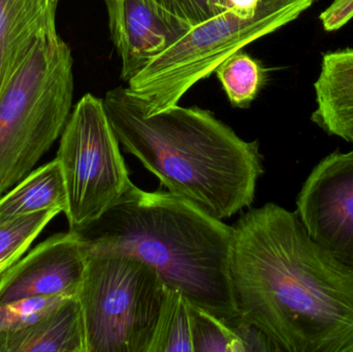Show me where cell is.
<instances>
[{
    "instance_id": "obj_7",
    "label": "cell",
    "mask_w": 353,
    "mask_h": 352,
    "mask_svg": "<svg viewBox=\"0 0 353 352\" xmlns=\"http://www.w3.org/2000/svg\"><path fill=\"white\" fill-rule=\"evenodd\" d=\"M56 158L65 183L70 229L97 221L132 184L103 101L90 93L70 113Z\"/></svg>"
},
{
    "instance_id": "obj_14",
    "label": "cell",
    "mask_w": 353,
    "mask_h": 352,
    "mask_svg": "<svg viewBox=\"0 0 353 352\" xmlns=\"http://www.w3.org/2000/svg\"><path fill=\"white\" fill-rule=\"evenodd\" d=\"M68 194L57 158L31 172L0 198V220L46 210L65 213Z\"/></svg>"
},
{
    "instance_id": "obj_2",
    "label": "cell",
    "mask_w": 353,
    "mask_h": 352,
    "mask_svg": "<svg viewBox=\"0 0 353 352\" xmlns=\"http://www.w3.org/2000/svg\"><path fill=\"white\" fill-rule=\"evenodd\" d=\"M103 101L120 144L168 191L218 220L252 204L263 173L259 143L199 107L147 115L128 87L112 89Z\"/></svg>"
},
{
    "instance_id": "obj_12",
    "label": "cell",
    "mask_w": 353,
    "mask_h": 352,
    "mask_svg": "<svg viewBox=\"0 0 353 352\" xmlns=\"http://www.w3.org/2000/svg\"><path fill=\"white\" fill-rule=\"evenodd\" d=\"M314 88L312 121L330 136L353 143V49L323 55Z\"/></svg>"
},
{
    "instance_id": "obj_16",
    "label": "cell",
    "mask_w": 353,
    "mask_h": 352,
    "mask_svg": "<svg viewBox=\"0 0 353 352\" xmlns=\"http://www.w3.org/2000/svg\"><path fill=\"white\" fill-rule=\"evenodd\" d=\"M228 101L244 109L251 105L265 82V72L259 60L241 51L224 60L215 70Z\"/></svg>"
},
{
    "instance_id": "obj_8",
    "label": "cell",
    "mask_w": 353,
    "mask_h": 352,
    "mask_svg": "<svg viewBox=\"0 0 353 352\" xmlns=\"http://www.w3.org/2000/svg\"><path fill=\"white\" fill-rule=\"evenodd\" d=\"M296 214L311 239L353 273V150L327 155L312 169Z\"/></svg>"
},
{
    "instance_id": "obj_20",
    "label": "cell",
    "mask_w": 353,
    "mask_h": 352,
    "mask_svg": "<svg viewBox=\"0 0 353 352\" xmlns=\"http://www.w3.org/2000/svg\"><path fill=\"white\" fill-rule=\"evenodd\" d=\"M66 298H28L0 306V333L22 330L41 320Z\"/></svg>"
},
{
    "instance_id": "obj_15",
    "label": "cell",
    "mask_w": 353,
    "mask_h": 352,
    "mask_svg": "<svg viewBox=\"0 0 353 352\" xmlns=\"http://www.w3.org/2000/svg\"><path fill=\"white\" fill-rule=\"evenodd\" d=\"M189 306L181 291L168 287L149 352H193Z\"/></svg>"
},
{
    "instance_id": "obj_21",
    "label": "cell",
    "mask_w": 353,
    "mask_h": 352,
    "mask_svg": "<svg viewBox=\"0 0 353 352\" xmlns=\"http://www.w3.org/2000/svg\"><path fill=\"white\" fill-rule=\"evenodd\" d=\"M353 18V0H334L333 3L321 14L325 31L342 28Z\"/></svg>"
},
{
    "instance_id": "obj_1",
    "label": "cell",
    "mask_w": 353,
    "mask_h": 352,
    "mask_svg": "<svg viewBox=\"0 0 353 352\" xmlns=\"http://www.w3.org/2000/svg\"><path fill=\"white\" fill-rule=\"evenodd\" d=\"M230 278L241 316L279 351L353 352V273L268 203L234 223Z\"/></svg>"
},
{
    "instance_id": "obj_18",
    "label": "cell",
    "mask_w": 353,
    "mask_h": 352,
    "mask_svg": "<svg viewBox=\"0 0 353 352\" xmlns=\"http://www.w3.org/2000/svg\"><path fill=\"white\" fill-rule=\"evenodd\" d=\"M145 2L178 39L203 21L221 14L220 0H145Z\"/></svg>"
},
{
    "instance_id": "obj_10",
    "label": "cell",
    "mask_w": 353,
    "mask_h": 352,
    "mask_svg": "<svg viewBox=\"0 0 353 352\" xmlns=\"http://www.w3.org/2000/svg\"><path fill=\"white\" fill-rule=\"evenodd\" d=\"M121 79L130 82L178 39L145 0H105Z\"/></svg>"
},
{
    "instance_id": "obj_19",
    "label": "cell",
    "mask_w": 353,
    "mask_h": 352,
    "mask_svg": "<svg viewBox=\"0 0 353 352\" xmlns=\"http://www.w3.org/2000/svg\"><path fill=\"white\" fill-rule=\"evenodd\" d=\"M193 352H244L234 331L199 306H189Z\"/></svg>"
},
{
    "instance_id": "obj_11",
    "label": "cell",
    "mask_w": 353,
    "mask_h": 352,
    "mask_svg": "<svg viewBox=\"0 0 353 352\" xmlns=\"http://www.w3.org/2000/svg\"><path fill=\"white\" fill-rule=\"evenodd\" d=\"M59 0H0V95L39 39L55 37Z\"/></svg>"
},
{
    "instance_id": "obj_17",
    "label": "cell",
    "mask_w": 353,
    "mask_h": 352,
    "mask_svg": "<svg viewBox=\"0 0 353 352\" xmlns=\"http://www.w3.org/2000/svg\"><path fill=\"white\" fill-rule=\"evenodd\" d=\"M61 211H41L0 220V275L16 264L32 242Z\"/></svg>"
},
{
    "instance_id": "obj_4",
    "label": "cell",
    "mask_w": 353,
    "mask_h": 352,
    "mask_svg": "<svg viewBox=\"0 0 353 352\" xmlns=\"http://www.w3.org/2000/svg\"><path fill=\"white\" fill-rule=\"evenodd\" d=\"M74 59L59 37L39 39L0 95V198L61 136L72 113Z\"/></svg>"
},
{
    "instance_id": "obj_6",
    "label": "cell",
    "mask_w": 353,
    "mask_h": 352,
    "mask_svg": "<svg viewBox=\"0 0 353 352\" xmlns=\"http://www.w3.org/2000/svg\"><path fill=\"white\" fill-rule=\"evenodd\" d=\"M167 289L136 256L87 252L78 293L87 352H149Z\"/></svg>"
},
{
    "instance_id": "obj_13",
    "label": "cell",
    "mask_w": 353,
    "mask_h": 352,
    "mask_svg": "<svg viewBox=\"0 0 353 352\" xmlns=\"http://www.w3.org/2000/svg\"><path fill=\"white\" fill-rule=\"evenodd\" d=\"M0 352H87L78 297L62 300L45 318L27 328L0 333Z\"/></svg>"
},
{
    "instance_id": "obj_5",
    "label": "cell",
    "mask_w": 353,
    "mask_h": 352,
    "mask_svg": "<svg viewBox=\"0 0 353 352\" xmlns=\"http://www.w3.org/2000/svg\"><path fill=\"white\" fill-rule=\"evenodd\" d=\"M315 0H263L232 8L179 37L128 82L147 115L179 105L199 81L232 54L296 20Z\"/></svg>"
},
{
    "instance_id": "obj_3",
    "label": "cell",
    "mask_w": 353,
    "mask_h": 352,
    "mask_svg": "<svg viewBox=\"0 0 353 352\" xmlns=\"http://www.w3.org/2000/svg\"><path fill=\"white\" fill-rule=\"evenodd\" d=\"M77 231L88 253L136 256L159 272L165 287L232 330L243 320L230 287L234 229L171 192L132 184L103 216Z\"/></svg>"
},
{
    "instance_id": "obj_9",
    "label": "cell",
    "mask_w": 353,
    "mask_h": 352,
    "mask_svg": "<svg viewBox=\"0 0 353 352\" xmlns=\"http://www.w3.org/2000/svg\"><path fill=\"white\" fill-rule=\"evenodd\" d=\"M86 266L80 234H56L0 275V306L28 298L78 297Z\"/></svg>"
}]
</instances>
